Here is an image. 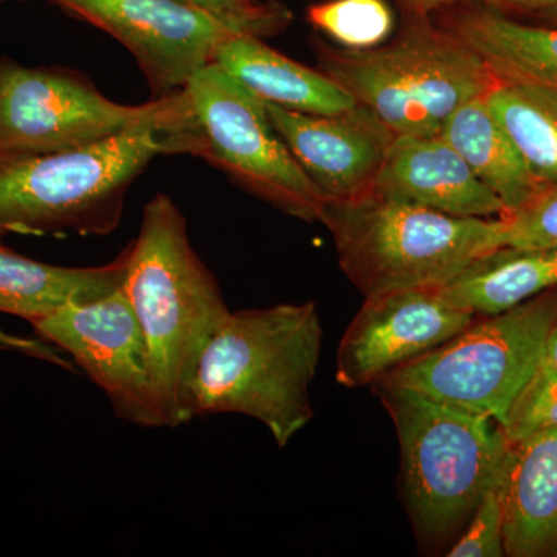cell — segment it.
<instances>
[{
    "label": "cell",
    "instance_id": "cell-16",
    "mask_svg": "<svg viewBox=\"0 0 557 557\" xmlns=\"http://www.w3.org/2000/svg\"><path fill=\"white\" fill-rule=\"evenodd\" d=\"M504 548L511 557H557V429L511 445Z\"/></svg>",
    "mask_w": 557,
    "mask_h": 557
},
{
    "label": "cell",
    "instance_id": "cell-5",
    "mask_svg": "<svg viewBox=\"0 0 557 557\" xmlns=\"http://www.w3.org/2000/svg\"><path fill=\"white\" fill-rule=\"evenodd\" d=\"M397 431L403 493L418 536L449 541L465 530L509 445L496 420L443 405L410 388L372 384Z\"/></svg>",
    "mask_w": 557,
    "mask_h": 557
},
{
    "label": "cell",
    "instance_id": "cell-9",
    "mask_svg": "<svg viewBox=\"0 0 557 557\" xmlns=\"http://www.w3.org/2000/svg\"><path fill=\"white\" fill-rule=\"evenodd\" d=\"M183 90L141 106L110 101L89 79L0 58V156L61 152L177 119Z\"/></svg>",
    "mask_w": 557,
    "mask_h": 557
},
{
    "label": "cell",
    "instance_id": "cell-11",
    "mask_svg": "<svg viewBox=\"0 0 557 557\" xmlns=\"http://www.w3.org/2000/svg\"><path fill=\"white\" fill-rule=\"evenodd\" d=\"M120 40L157 98L185 89L239 35L185 0H50Z\"/></svg>",
    "mask_w": 557,
    "mask_h": 557
},
{
    "label": "cell",
    "instance_id": "cell-4",
    "mask_svg": "<svg viewBox=\"0 0 557 557\" xmlns=\"http://www.w3.org/2000/svg\"><path fill=\"white\" fill-rule=\"evenodd\" d=\"M174 120L61 152L0 156V234L112 233L132 183L166 153L164 127Z\"/></svg>",
    "mask_w": 557,
    "mask_h": 557
},
{
    "label": "cell",
    "instance_id": "cell-28",
    "mask_svg": "<svg viewBox=\"0 0 557 557\" xmlns=\"http://www.w3.org/2000/svg\"><path fill=\"white\" fill-rule=\"evenodd\" d=\"M0 350L14 351V354L25 355V357L40 359V361L50 362V364L70 370V372L75 369L72 362L62 357L60 351L47 341L22 338V336L5 332L2 327H0Z\"/></svg>",
    "mask_w": 557,
    "mask_h": 557
},
{
    "label": "cell",
    "instance_id": "cell-26",
    "mask_svg": "<svg viewBox=\"0 0 557 557\" xmlns=\"http://www.w3.org/2000/svg\"><path fill=\"white\" fill-rule=\"evenodd\" d=\"M208 11L239 35L270 38L292 22L287 7L269 0H185Z\"/></svg>",
    "mask_w": 557,
    "mask_h": 557
},
{
    "label": "cell",
    "instance_id": "cell-12",
    "mask_svg": "<svg viewBox=\"0 0 557 557\" xmlns=\"http://www.w3.org/2000/svg\"><path fill=\"white\" fill-rule=\"evenodd\" d=\"M475 319L443 299L437 287L368 296L341 339L336 381L350 388L372 386L448 343Z\"/></svg>",
    "mask_w": 557,
    "mask_h": 557
},
{
    "label": "cell",
    "instance_id": "cell-27",
    "mask_svg": "<svg viewBox=\"0 0 557 557\" xmlns=\"http://www.w3.org/2000/svg\"><path fill=\"white\" fill-rule=\"evenodd\" d=\"M403 16L432 17L438 11L461 3H478L509 14L544 17L557 21V0H398Z\"/></svg>",
    "mask_w": 557,
    "mask_h": 557
},
{
    "label": "cell",
    "instance_id": "cell-8",
    "mask_svg": "<svg viewBox=\"0 0 557 557\" xmlns=\"http://www.w3.org/2000/svg\"><path fill=\"white\" fill-rule=\"evenodd\" d=\"M556 321L557 289L552 288L515 309L475 319L448 343L379 381L502 424L541 364Z\"/></svg>",
    "mask_w": 557,
    "mask_h": 557
},
{
    "label": "cell",
    "instance_id": "cell-3",
    "mask_svg": "<svg viewBox=\"0 0 557 557\" xmlns=\"http://www.w3.org/2000/svg\"><path fill=\"white\" fill-rule=\"evenodd\" d=\"M319 70L369 110L395 137L440 135L465 102L498 83L485 61L434 24L405 16L397 39L366 50L318 40Z\"/></svg>",
    "mask_w": 557,
    "mask_h": 557
},
{
    "label": "cell",
    "instance_id": "cell-24",
    "mask_svg": "<svg viewBox=\"0 0 557 557\" xmlns=\"http://www.w3.org/2000/svg\"><path fill=\"white\" fill-rule=\"evenodd\" d=\"M508 460L500 474L497 475V479L491 483L483 497L480 498L478 508L472 512L471 519H469L465 530L461 531L460 536L454 542L448 556H505V479H507Z\"/></svg>",
    "mask_w": 557,
    "mask_h": 557
},
{
    "label": "cell",
    "instance_id": "cell-23",
    "mask_svg": "<svg viewBox=\"0 0 557 557\" xmlns=\"http://www.w3.org/2000/svg\"><path fill=\"white\" fill-rule=\"evenodd\" d=\"M509 445L557 429V369L541 364L512 399L502 424Z\"/></svg>",
    "mask_w": 557,
    "mask_h": 557
},
{
    "label": "cell",
    "instance_id": "cell-18",
    "mask_svg": "<svg viewBox=\"0 0 557 557\" xmlns=\"http://www.w3.org/2000/svg\"><path fill=\"white\" fill-rule=\"evenodd\" d=\"M126 260L124 249L108 265L75 269L38 262L0 245V313L33 322L69 304L102 298L123 285Z\"/></svg>",
    "mask_w": 557,
    "mask_h": 557
},
{
    "label": "cell",
    "instance_id": "cell-19",
    "mask_svg": "<svg viewBox=\"0 0 557 557\" xmlns=\"http://www.w3.org/2000/svg\"><path fill=\"white\" fill-rule=\"evenodd\" d=\"M557 288V249L500 247L480 256L446 284L440 295L478 318L504 313Z\"/></svg>",
    "mask_w": 557,
    "mask_h": 557
},
{
    "label": "cell",
    "instance_id": "cell-25",
    "mask_svg": "<svg viewBox=\"0 0 557 557\" xmlns=\"http://www.w3.org/2000/svg\"><path fill=\"white\" fill-rule=\"evenodd\" d=\"M507 247L557 249V185L541 188L523 207L504 215Z\"/></svg>",
    "mask_w": 557,
    "mask_h": 557
},
{
    "label": "cell",
    "instance_id": "cell-14",
    "mask_svg": "<svg viewBox=\"0 0 557 557\" xmlns=\"http://www.w3.org/2000/svg\"><path fill=\"white\" fill-rule=\"evenodd\" d=\"M373 196L467 219L504 218L508 209L442 135L395 137Z\"/></svg>",
    "mask_w": 557,
    "mask_h": 557
},
{
    "label": "cell",
    "instance_id": "cell-22",
    "mask_svg": "<svg viewBox=\"0 0 557 557\" xmlns=\"http://www.w3.org/2000/svg\"><path fill=\"white\" fill-rule=\"evenodd\" d=\"M307 17L344 49L379 47L394 28V14L384 0H330L310 7Z\"/></svg>",
    "mask_w": 557,
    "mask_h": 557
},
{
    "label": "cell",
    "instance_id": "cell-17",
    "mask_svg": "<svg viewBox=\"0 0 557 557\" xmlns=\"http://www.w3.org/2000/svg\"><path fill=\"white\" fill-rule=\"evenodd\" d=\"M215 64L260 100L307 115H338L357 106L322 70H313L271 49L262 38L237 35L223 44Z\"/></svg>",
    "mask_w": 557,
    "mask_h": 557
},
{
    "label": "cell",
    "instance_id": "cell-21",
    "mask_svg": "<svg viewBox=\"0 0 557 557\" xmlns=\"http://www.w3.org/2000/svg\"><path fill=\"white\" fill-rule=\"evenodd\" d=\"M486 102L537 185H557V90L498 81Z\"/></svg>",
    "mask_w": 557,
    "mask_h": 557
},
{
    "label": "cell",
    "instance_id": "cell-13",
    "mask_svg": "<svg viewBox=\"0 0 557 557\" xmlns=\"http://www.w3.org/2000/svg\"><path fill=\"white\" fill-rule=\"evenodd\" d=\"M271 124L329 205L373 194L395 135L355 106L338 115H307L265 102Z\"/></svg>",
    "mask_w": 557,
    "mask_h": 557
},
{
    "label": "cell",
    "instance_id": "cell-15",
    "mask_svg": "<svg viewBox=\"0 0 557 557\" xmlns=\"http://www.w3.org/2000/svg\"><path fill=\"white\" fill-rule=\"evenodd\" d=\"M438 13V27L474 50L500 83L557 90V27L527 24L478 3Z\"/></svg>",
    "mask_w": 557,
    "mask_h": 557
},
{
    "label": "cell",
    "instance_id": "cell-10",
    "mask_svg": "<svg viewBox=\"0 0 557 557\" xmlns=\"http://www.w3.org/2000/svg\"><path fill=\"white\" fill-rule=\"evenodd\" d=\"M30 324L40 339L72 355L104 392L116 417L141 428H166L148 343L123 289L69 304Z\"/></svg>",
    "mask_w": 557,
    "mask_h": 557
},
{
    "label": "cell",
    "instance_id": "cell-29",
    "mask_svg": "<svg viewBox=\"0 0 557 557\" xmlns=\"http://www.w3.org/2000/svg\"><path fill=\"white\" fill-rule=\"evenodd\" d=\"M541 362L549 366V368L557 369V321L553 325L552 332H549L547 343H545L544 357H542Z\"/></svg>",
    "mask_w": 557,
    "mask_h": 557
},
{
    "label": "cell",
    "instance_id": "cell-7",
    "mask_svg": "<svg viewBox=\"0 0 557 557\" xmlns=\"http://www.w3.org/2000/svg\"><path fill=\"white\" fill-rule=\"evenodd\" d=\"M183 91L185 113L164 131L166 153L200 157L293 218L324 223L327 200L274 129L265 101L218 64Z\"/></svg>",
    "mask_w": 557,
    "mask_h": 557
},
{
    "label": "cell",
    "instance_id": "cell-6",
    "mask_svg": "<svg viewBox=\"0 0 557 557\" xmlns=\"http://www.w3.org/2000/svg\"><path fill=\"white\" fill-rule=\"evenodd\" d=\"M339 265L368 296L446 284L472 260L507 247L504 218L467 219L370 194L329 205Z\"/></svg>",
    "mask_w": 557,
    "mask_h": 557
},
{
    "label": "cell",
    "instance_id": "cell-1",
    "mask_svg": "<svg viewBox=\"0 0 557 557\" xmlns=\"http://www.w3.org/2000/svg\"><path fill=\"white\" fill-rule=\"evenodd\" d=\"M324 329L314 302L230 311L201 351L189 416L240 413L285 448L313 418Z\"/></svg>",
    "mask_w": 557,
    "mask_h": 557
},
{
    "label": "cell",
    "instance_id": "cell-20",
    "mask_svg": "<svg viewBox=\"0 0 557 557\" xmlns=\"http://www.w3.org/2000/svg\"><path fill=\"white\" fill-rule=\"evenodd\" d=\"M440 135L463 157L508 212L523 207L541 189L515 143L491 112L486 95L460 106Z\"/></svg>",
    "mask_w": 557,
    "mask_h": 557
},
{
    "label": "cell",
    "instance_id": "cell-2",
    "mask_svg": "<svg viewBox=\"0 0 557 557\" xmlns=\"http://www.w3.org/2000/svg\"><path fill=\"white\" fill-rule=\"evenodd\" d=\"M126 258L121 289L148 343L164 426L178 428L190 421V386L201 351L230 309L218 278L190 244L185 215L164 194L146 205Z\"/></svg>",
    "mask_w": 557,
    "mask_h": 557
}]
</instances>
